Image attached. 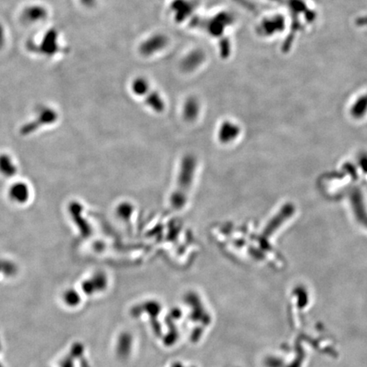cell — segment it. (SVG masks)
<instances>
[{"mask_svg":"<svg viewBox=\"0 0 367 367\" xmlns=\"http://www.w3.org/2000/svg\"><path fill=\"white\" fill-rule=\"evenodd\" d=\"M48 10L39 4H32L22 11V19L28 24H37L47 18Z\"/></svg>","mask_w":367,"mask_h":367,"instance_id":"cell-1","label":"cell"},{"mask_svg":"<svg viewBox=\"0 0 367 367\" xmlns=\"http://www.w3.org/2000/svg\"><path fill=\"white\" fill-rule=\"evenodd\" d=\"M202 60V55L201 54L194 53L192 54V56L186 59L185 61V67H187L188 69H192L194 66H198V64L201 62Z\"/></svg>","mask_w":367,"mask_h":367,"instance_id":"cell-6","label":"cell"},{"mask_svg":"<svg viewBox=\"0 0 367 367\" xmlns=\"http://www.w3.org/2000/svg\"><path fill=\"white\" fill-rule=\"evenodd\" d=\"M173 8L175 10L176 15H177V18L180 19V18H185V16H187V10H191L192 11V4L190 5V3H187L185 0H177Z\"/></svg>","mask_w":367,"mask_h":367,"instance_id":"cell-4","label":"cell"},{"mask_svg":"<svg viewBox=\"0 0 367 367\" xmlns=\"http://www.w3.org/2000/svg\"><path fill=\"white\" fill-rule=\"evenodd\" d=\"M6 43V31L1 23H0V49L4 46V44Z\"/></svg>","mask_w":367,"mask_h":367,"instance_id":"cell-7","label":"cell"},{"mask_svg":"<svg viewBox=\"0 0 367 367\" xmlns=\"http://www.w3.org/2000/svg\"><path fill=\"white\" fill-rule=\"evenodd\" d=\"M81 2L83 5H85L86 7H91L94 6V3L96 0H79Z\"/></svg>","mask_w":367,"mask_h":367,"instance_id":"cell-8","label":"cell"},{"mask_svg":"<svg viewBox=\"0 0 367 367\" xmlns=\"http://www.w3.org/2000/svg\"><path fill=\"white\" fill-rule=\"evenodd\" d=\"M148 86L149 85H148L147 81L145 79L139 78V79H135L133 83V91L138 95H141V94H145L147 92Z\"/></svg>","mask_w":367,"mask_h":367,"instance_id":"cell-5","label":"cell"},{"mask_svg":"<svg viewBox=\"0 0 367 367\" xmlns=\"http://www.w3.org/2000/svg\"><path fill=\"white\" fill-rule=\"evenodd\" d=\"M167 44V39L163 35H156L149 38L141 46V53L150 56L156 51L162 50Z\"/></svg>","mask_w":367,"mask_h":367,"instance_id":"cell-2","label":"cell"},{"mask_svg":"<svg viewBox=\"0 0 367 367\" xmlns=\"http://www.w3.org/2000/svg\"><path fill=\"white\" fill-rule=\"evenodd\" d=\"M10 194L14 200L17 201H24L27 200V197H28V190L25 185H16L13 186Z\"/></svg>","mask_w":367,"mask_h":367,"instance_id":"cell-3","label":"cell"}]
</instances>
